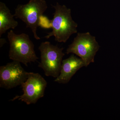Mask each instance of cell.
<instances>
[{
    "mask_svg": "<svg viewBox=\"0 0 120 120\" xmlns=\"http://www.w3.org/2000/svg\"><path fill=\"white\" fill-rule=\"evenodd\" d=\"M52 6L55 9V12L49 26V28L52 30L47 33L45 38L49 39L53 36L56 41L65 43L71 35L77 33L78 24L72 19L70 8L58 3Z\"/></svg>",
    "mask_w": 120,
    "mask_h": 120,
    "instance_id": "cell-1",
    "label": "cell"
},
{
    "mask_svg": "<svg viewBox=\"0 0 120 120\" xmlns=\"http://www.w3.org/2000/svg\"><path fill=\"white\" fill-rule=\"evenodd\" d=\"M8 38L10 44V59L27 67L28 63L35 62L38 59L34 50V45L28 35L25 33L17 34L11 30L8 33Z\"/></svg>",
    "mask_w": 120,
    "mask_h": 120,
    "instance_id": "cell-2",
    "label": "cell"
},
{
    "mask_svg": "<svg viewBox=\"0 0 120 120\" xmlns=\"http://www.w3.org/2000/svg\"><path fill=\"white\" fill-rule=\"evenodd\" d=\"M47 8L45 0H30L26 4L18 5L14 16L26 24V27L32 30L35 39L41 38L37 34V28L40 26L42 17Z\"/></svg>",
    "mask_w": 120,
    "mask_h": 120,
    "instance_id": "cell-3",
    "label": "cell"
},
{
    "mask_svg": "<svg viewBox=\"0 0 120 120\" xmlns=\"http://www.w3.org/2000/svg\"><path fill=\"white\" fill-rule=\"evenodd\" d=\"M38 49L41 58L38 67L43 69L46 76L56 78L60 75L62 58L65 55L64 48L45 41L41 43Z\"/></svg>",
    "mask_w": 120,
    "mask_h": 120,
    "instance_id": "cell-4",
    "label": "cell"
},
{
    "mask_svg": "<svg viewBox=\"0 0 120 120\" xmlns=\"http://www.w3.org/2000/svg\"><path fill=\"white\" fill-rule=\"evenodd\" d=\"M99 46L95 37L89 32L78 33L73 42L68 46L66 53L76 54L82 59L86 67L94 62L95 55Z\"/></svg>",
    "mask_w": 120,
    "mask_h": 120,
    "instance_id": "cell-5",
    "label": "cell"
},
{
    "mask_svg": "<svg viewBox=\"0 0 120 120\" xmlns=\"http://www.w3.org/2000/svg\"><path fill=\"white\" fill-rule=\"evenodd\" d=\"M47 84L46 80L39 73L28 72L26 80L21 85L23 94L16 95L10 101L17 99L27 105L35 104L44 97Z\"/></svg>",
    "mask_w": 120,
    "mask_h": 120,
    "instance_id": "cell-6",
    "label": "cell"
},
{
    "mask_svg": "<svg viewBox=\"0 0 120 120\" xmlns=\"http://www.w3.org/2000/svg\"><path fill=\"white\" fill-rule=\"evenodd\" d=\"M28 72L20 62L13 61L0 67V87L9 90L22 85L26 80Z\"/></svg>",
    "mask_w": 120,
    "mask_h": 120,
    "instance_id": "cell-7",
    "label": "cell"
},
{
    "mask_svg": "<svg viewBox=\"0 0 120 120\" xmlns=\"http://www.w3.org/2000/svg\"><path fill=\"white\" fill-rule=\"evenodd\" d=\"M84 67L85 64L82 59L72 54L62 60L60 75L54 81L63 84L68 83L76 72Z\"/></svg>",
    "mask_w": 120,
    "mask_h": 120,
    "instance_id": "cell-8",
    "label": "cell"
},
{
    "mask_svg": "<svg viewBox=\"0 0 120 120\" xmlns=\"http://www.w3.org/2000/svg\"><path fill=\"white\" fill-rule=\"evenodd\" d=\"M14 17L5 4L0 2V37L8 30L15 29L18 26V22L14 19Z\"/></svg>",
    "mask_w": 120,
    "mask_h": 120,
    "instance_id": "cell-9",
    "label": "cell"
},
{
    "mask_svg": "<svg viewBox=\"0 0 120 120\" xmlns=\"http://www.w3.org/2000/svg\"><path fill=\"white\" fill-rule=\"evenodd\" d=\"M6 42L7 41L5 39L0 38V47H2Z\"/></svg>",
    "mask_w": 120,
    "mask_h": 120,
    "instance_id": "cell-10",
    "label": "cell"
}]
</instances>
